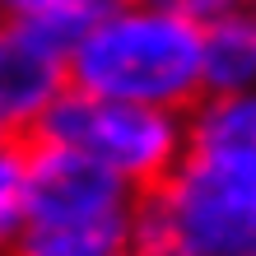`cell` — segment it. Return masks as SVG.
<instances>
[{
  "label": "cell",
  "mask_w": 256,
  "mask_h": 256,
  "mask_svg": "<svg viewBox=\"0 0 256 256\" xmlns=\"http://www.w3.org/2000/svg\"><path fill=\"white\" fill-rule=\"evenodd\" d=\"M24 224L10 256H108L126 252L135 196L66 144L24 140Z\"/></svg>",
  "instance_id": "3957f363"
},
{
  "label": "cell",
  "mask_w": 256,
  "mask_h": 256,
  "mask_svg": "<svg viewBox=\"0 0 256 256\" xmlns=\"http://www.w3.org/2000/svg\"><path fill=\"white\" fill-rule=\"evenodd\" d=\"M70 88L116 102H144L163 112H191L205 98L200 28L177 19L158 0L102 10L84 19L66 56Z\"/></svg>",
  "instance_id": "7a4b0ae2"
},
{
  "label": "cell",
  "mask_w": 256,
  "mask_h": 256,
  "mask_svg": "<svg viewBox=\"0 0 256 256\" xmlns=\"http://www.w3.org/2000/svg\"><path fill=\"white\" fill-rule=\"evenodd\" d=\"M70 28L0 5V135L28 140L70 88Z\"/></svg>",
  "instance_id": "5b68a950"
},
{
  "label": "cell",
  "mask_w": 256,
  "mask_h": 256,
  "mask_svg": "<svg viewBox=\"0 0 256 256\" xmlns=\"http://www.w3.org/2000/svg\"><path fill=\"white\" fill-rule=\"evenodd\" d=\"M24 140L0 135V256H10L24 224Z\"/></svg>",
  "instance_id": "52a82bcc"
},
{
  "label": "cell",
  "mask_w": 256,
  "mask_h": 256,
  "mask_svg": "<svg viewBox=\"0 0 256 256\" xmlns=\"http://www.w3.org/2000/svg\"><path fill=\"white\" fill-rule=\"evenodd\" d=\"M130 256H256V144L186 135L177 168L130 205Z\"/></svg>",
  "instance_id": "6da1fadb"
},
{
  "label": "cell",
  "mask_w": 256,
  "mask_h": 256,
  "mask_svg": "<svg viewBox=\"0 0 256 256\" xmlns=\"http://www.w3.org/2000/svg\"><path fill=\"white\" fill-rule=\"evenodd\" d=\"M200 80L205 94L256 88V10H228L200 28Z\"/></svg>",
  "instance_id": "8992f818"
},
{
  "label": "cell",
  "mask_w": 256,
  "mask_h": 256,
  "mask_svg": "<svg viewBox=\"0 0 256 256\" xmlns=\"http://www.w3.org/2000/svg\"><path fill=\"white\" fill-rule=\"evenodd\" d=\"M108 256H130V252H108Z\"/></svg>",
  "instance_id": "8fae6325"
},
{
  "label": "cell",
  "mask_w": 256,
  "mask_h": 256,
  "mask_svg": "<svg viewBox=\"0 0 256 256\" xmlns=\"http://www.w3.org/2000/svg\"><path fill=\"white\" fill-rule=\"evenodd\" d=\"M33 135L74 149L80 158L98 163L108 177H116L130 196H144L177 168V158L186 149V116L66 88Z\"/></svg>",
  "instance_id": "277c9868"
},
{
  "label": "cell",
  "mask_w": 256,
  "mask_h": 256,
  "mask_svg": "<svg viewBox=\"0 0 256 256\" xmlns=\"http://www.w3.org/2000/svg\"><path fill=\"white\" fill-rule=\"evenodd\" d=\"M5 10H19V14H33V19H47V24H61V28H80L84 19H94L102 10H116V5H130V0H0Z\"/></svg>",
  "instance_id": "ba28073f"
},
{
  "label": "cell",
  "mask_w": 256,
  "mask_h": 256,
  "mask_svg": "<svg viewBox=\"0 0 256 256\" xmlns=\"http://www.w3.org/2000/svg\"><path fill=\"white\" fill-rule=\"evenodd\" d=\"M163 10H172L177 19H186V24H196V28H205V24H214V19H224L228 10H238V0H158Z\"/></svg>",
  "instance_id": "9c48e42d"
},
{
  "label": "cell",
  "mask_w": 256,
  "mask_h": 256,
  "mask_svg": "<svg viewBox=\"0 0 256 256\" xmlns=\"http://www.w3.org/2000/svg\"><path fill=\"white\" fill-rule=\"evenodd\" d=\"M238 5H242V10H256V0H238Z\"/></svg>",
  "instance_id": "30bf717a"
}]
</instances>
